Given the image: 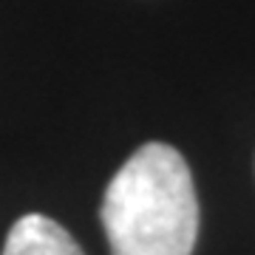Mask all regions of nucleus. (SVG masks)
<instances>
[{
	"instance_id": "nucleus-2",
	"label": "nucleus",
	"mask_w": 255,
	"mask_h": 255,
	"mask_svg": "<svg viewBox=\"0 0 255 255\" xmlns=\"http://www.w3.org/2000/svg\"><path fill=\"white\" fill-rule=\"evenodd\" d=\"M3 255H82V250L57 221L28 213L9 230Z\"/></svg>"
},
{
	"instance_id": "nucleus-1",
	"label": "nucleus",
	"mask_w": 255,
	"mask_h": 255,
	"mask_svg": "<svg viewBox=\"0 0 255 255\" xmlns=\"http://www.w3.org/2000/svg\"><path fill=\"white\" fill-rule=\"evenodd\" d=\"M111 255H190L199 236V201L182 153L150 142L111 179L102 199Z\"/></svg>"
}]
</instances>
